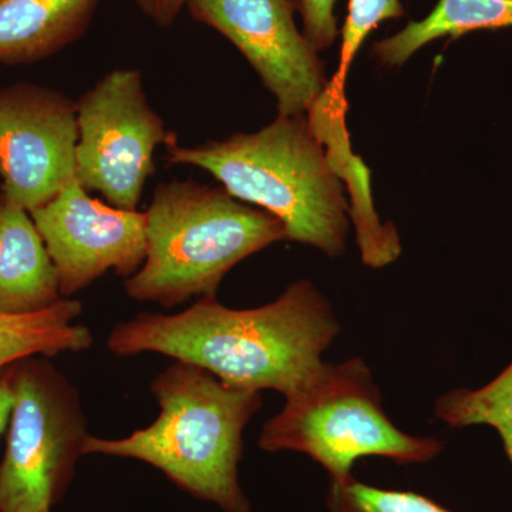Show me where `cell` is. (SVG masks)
Returning a JSON list of instances; mask_svg holds the SVG:
<instances>
[{
    "mask_svg": "<svg viewBox=\"0 0 512 512\" xmlns=\"http://www.w3.org/2000/svg\"><path fill=\"white\" fill-rule=\"evenodd\" d=\"M339 332L328 299L302 279L259 308L232 309L204 295L174 315L140 313L114 326L107 346L117 356L160 353L239 389L276 390L286 399L316 375Z\"/></svg>",
    "mask_w": 512,
    "mask_h": 512,
    "instance_id": "1",
    "label": "cell"
},
{
    "mask_svg": "<svg viewBox=\"0 0 512 512\" xmlns=\"http://www.w3.org/2000/svg\"><path fill=\"white\" fill-rule=\"evenodd\" d=\"M171 164L210 173L237 200L281 220L289 241L319 249L329 258L345 254L349 204L343 178L308 114L281 116L256 133L180 146L165 141Z\"/></svg>",
    "mask_w": 512,
    "mask_h": 512,
    "instance_id": "2",
    "label": "cell"
},
{
    "mask_svg": "<svg viewBox=\"0 0 512 512\" xmlns=\"http://www.w3.org/2000/svg\"><path fill=\"white\" fill-rule=\"evenodd\" d=\"M150 387L160 406L154 423L124 439L89 434L84 456L134 458L224 512L251 511L238 467L245 427L264 403L261 392L231 386L180 360L154 377Z\"/></svg>",
    "mask_w": 512,
    "mask_h": 512,
    "instance_id": "3",
    "label": "cell"
},
{
    "mask_svg": "<svg viewBox=\"0 0 512 512\" xmlns=\"http://www.w3.org/2000/svg\"><path fill=\"white\" fill-rule=\"evenodd\" d=\"M146 220V259L124 289L167 309L191 296L217 295L235 265L288 239L275 215L194 180L158 184Z\"/></svg>",
    "mask_w": 512,
    "mask_h": 512,
    "instance_id": "4",
    "label": "cell"
},
{
    "mask_svg": "<svg viewBox=\"0 0 512 512\" xmlns=\"http://www.w3.org/2000/svg\"><path fill=\"white\" fill-rule=\"evenodd\" d=\"M258 446L269 453L295 451L325 468L329 483H348L356 461L389 458L400 466L434 460L443 443L397 429L384 412L382 394L360 357L323 363L284 409L266 420Z\"/></svg>",
    "mask_w": 512,
    "mask_h": 512,
    "instance_id": "5",
    "label": "cell"
},
{
    "mask_svg": "<svg viewBox=\"0 0 512 512\" xmlns=\"http://www.w3.org/2000/svg\"><path fill=\"white\" fill-rule=\"evenodd\" d=\"M15 407L0 464V512H49L84 456L87 420L72 383L40 360L13 365Z\"/></svg>",
    "mask_w": 512,
    "mask_h": 512,
    "instance_id": "6",
    "label": "cell"
},
{
    "mask_svg": "<svg viewBox=\"0 0 512 512\" xmlns=\"http://www.w3.org/2000/svg\"><path fill=\"white\" fill-rule=\"evenodd\" d=\"M76 107V180L113 207L136 211L154 174V151L170 136L148 103L140 70L107 73Z\"/></svg>",
    "mask_w": 512,
    "mask_h": 512,
    "instance_id": "7",
    "label": "cell"
},
{
    "mask_svg": "<svg viewBox=\"0 0 512 512\" xmlns=\"http://www.w3.org/2000/svg\"><path fill=\"white\" fill-rule=\"evenodd\" d=\"M187 10L237 47L281 116L309 114L328 96L325 63L296 26L292 0H190Z\"/></svg>",
    "mask_w": 512,
    "mask_h": 512,
    "instance_id": "8",
    "label": "cell"
},
{
    "mask_svg": "<svg viewBox=\"0 0 512 512\" xmlns=\"http://www.w3.org/2000/svg\"><path fill=\"white\" fill-rule=\"evenodd\" d=\"M76 101L32 83L0 89L3 198L28 212L76 177Z\"/></svg>",
    "mask_w": 512,
    "mask_h": 512,
    "instance_id": "9",
    "label": "cell"
},
{
    "mask_svg": "<svg viewBox=\"0 0 512 512\" xmlns=\"http://www.w3.org/2000/svg\"><path fill=\"white\" fill-rule=\"evenodd\" d=\"M29 214L56 266L63 298L109 271L130 278L144 264L146 212L104 204L90 197L76 177Z\"/></svg>",
    "mask_w": 512,
    "mask_h": 512,
    "instance_id": "10",
    "label": "cell"
},
{
    "mask_svg": "<svg viewBox=\"0 0 512 512\" xmlns=\"http://www.w3.org/2000/svg\"><path fill=\"white\" fill-rule=\"evenodd\" d=\"M59 275L28 211L0 200V315L45 311L62 299Z\"/></svg>",
    "mask_w": 512,
    "mask_h": 512,
    "instance_id": "11",
    "label": "cell"
},
{
    "mask_svg": "<svg viewBox=\"0 0 512 512\" xmlns=\"http://www.w3.org/2000/svg\"><path fill=\"white\" fill-rule=\"evenodd\" d=\"M101 0H0V64L28 66L73 45Z\"/></svg>",
    "mask_w": 512,
    "mask_h": 512,
    "instance_id": "12",
    "label": "cell"
},
{
    "mask_svg": "<svg viewBox=\"0 0 512 512\" xmlns=\"http://www.w3.org/2000/svg\"><path fill=\"white\" fill-rule=\"evenodd\" d=\"M504 28H512V0H439L429 16L376 42L372 56L383 67L393 69L441 37L454 39L476 30Z\"/></svg>",
    "mask_w": 512,
    "mask_h": 512,
    "instance_id": "13",
    "label": "cell"
},
{
    "mask_svg": "<svg viewBox=\"0 0 512 512\" xmlns=\"http://www.w3.org/2000/svg\"><path fill=\"white\" fill-rule=\"evenodd\" d=\"M82 302L62 298L45 311L29 315H0V370L36 355L55 356L83 352L93 345V335L76 319Z\"/></svg>",
    "mask_w": 512,
    "mask_h": 512,
    "instance_id": "14",
    "label": "cell"
},
{
    "mask_svg": "<svg viewBox=\"0 0 512 512\" xmlns=\"http://www.w3.org/2000/svg\"><path fill=\"white\" fill-rule=\"evenodd\" d=\"M434 412L450 427L490 426L500 434L512 463V363L481 389H456L441 396Z\"/></svg>",
    "mask_w": 512,
    "mask_h": 512,
    "instance_id": "15",
    "label": "cell"
},
{
    "mask_svg": "<svg viewBox=\"0 0 512 512\" xmlns=\"http://www.w3.org/2000/svg\"><path fill=\"white\" fill-rule=\"evenodd\" d=\"M326 505L329 512H453L413 491L384 490L355 477L348 483H329Z\"/></svg>",
    "mask_w": 512,
    "mask_h": 512,
    "instance_id": "16",
    "label": "cell"
},
{
    "mask_svg": "<svg viewBox=\"0 0 512 512\" xmlns=\"http://www.w3.org/2000/svg\"><path fill=\"white\" fill-rule=\"evenodd\" d=\"M404 8L400 0H349L348 18L343 25L340 62L335 79L330 82V90L339 99H343L346 74L353 63L360 47L367 37L386 20L400 19Z\"/></svg>",
    "mask_w": 512,
    "mask_h": 512,
    "instance_id": "17",
    "label": "cell"
},
{
    "mask_svg": "<svg viewBox=\"0 0 512 512\" xmlns=\"http://www.w3.org/2000/svg\"><path fill=\"white\" fill-rule=\"evenodd\" d=\"M336 2L338 0H292L295 12L302 19L303 35L318 52L329 49L338 39Z\"/></svg>",
    "mask_w": 512,
    "mask_h": 512,
    "instance_id": "18",
    "label": "cell"
},
{
    "mask_svg": "<svg viewBox=\"0 0 512 512\" xmlns=\"http://www.w3.org/2000/svg\"><path fill=\"white\" fill-rule=\"evenodd\" d=\"M138 8L158 28H170L190 0H136Z\"/></svg>",
    "mask_w": 512,
    "mask_h": 512,
    "instance_id": "19",
    "label": "cell"
},
{
    "mask_svg": "<svg viewBox=\"0 0 512 512\" xmlns=\"http://www.w3.org/2000/svg\"><path fill=\"white\" fill-rule=\"evenodd\" d=\"M15 407V389H13V365L0 375V436L9 426Z\"/></svg>",
    "mask_w": 512,
    "mask_h": 512,
    "instance_id": "20",
    "label": "cell"
},
{
    "mask_svg": "<svg viewBox=\"0 0 512 512\" xmlns=\"http://www.w3.org/2000/svg\"><path fill=\"white\" fill-rule=\"evenodd\" d=\"M50 512V511H49Z\"/></svg>",
    "mask_w": 512,
    "mask_h": 512,
    "instance_id": "21",
    "label": "cell"
}]
</instances>
